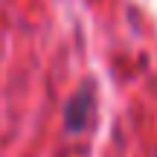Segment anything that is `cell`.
I'll return each instance as SVG.
<instances>
[{
	"mask_svg": "<svg viewBox=\"0 0 157 157\" xmlns=\"http://www.w3.org/2000/svg\"><path fill=\"white\" fill-rule=\"evenodd\" d=\"M93 108H96L93 84L84 82L76 90V96L67 102V108H64V128H67V134H78V131L87 128V119L93 117Z\"/></svg>",
	"mask_w": 157,
	"mask_h": 157,
	"instance_id": "6da1fadb",
	"label": "cell"
}]
</instances>
